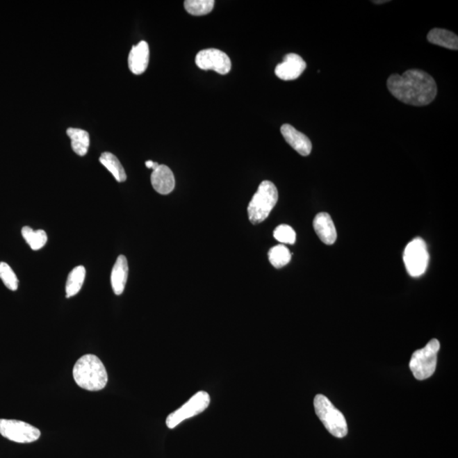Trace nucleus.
<instances>
[{
  "label": "nucleus",
  "mask_w": 458,
  "mask_h": 458,
  "mask_svg": "<svg viewBox=\"0 0 458 458\" xmlns=\"http://www.w3.org/2000/svg\"><path fill=\"white\" fill-rule=\"evenodd\" d=\"M439 350L440 342L433 338L425 348L414 352L410 361V369L416 379L425 380L434 375L436 369Z\"/></svg>",
  "instance_id": "5"
},
{
  "label": "nucleus",
  "mask_w": 458,
  "mask_h": 458,
  "mask_svg": "<svg viewBox=\"0 0 458 458\" xmlns=\"http://www.w3.org/2000/svg\"><path fill=\"white\" fill-rule=\"evenodd\" d=\"M214 5V0H186L184 2V8L187 13L196 17L211 13Z\"/></svg>",
  "instance_id": "22"
},
{
  "label": "nucleus",
  "mask_w": 458,
  "mask_h": 458,
  "mask_svg": "<svg viewBox=\"0 0 458 458\" xmlns=\"http://www.w3.org/2000/svg\"><path fill=\"white\" fill-rule=\"evenodd\" d=\"M281 133H282L284 140L296 152L303 156L310 155L313 145L305 134L299 132L293 126L290 124H284L281 126Z\"/></svg>",
  "instance_id": "11"
},
{
  "label": "nucleus",
  "mask_w": 458,
  "mask_h": 458,
  "mask_svg": "<svg viewBox=\"0 0 458 458\" xmlns=\"http://www.w3.org/2000/svg\"><path fill=\"white\" fill-rule=\"evenodd\" d=\"M22 237L33 251H38L47 243L48 237L45 231L40 229L34 231L30 227H23L22 229Z\"/></svg>",
  "instance_id": "20"
},
{
  "label": "nucleus",
  "mask_w": 458,
  "mask_h": 458,
  "mask_svg": "<svg viewBox=\"0 0 458 458\" xmlns=\"http://www.w3.org/2000/svg\"><path fill=\"white\" fill-rule=\"evenodd\" d=\"M129 264L124 256H119L115 261L113 272H111V282L114 293L120 295L124 291L128 280Z\"/></svg>",
  "instance_id": "15"
},
{
  "label": "nucleus",
  "mask_w": 458,
  "mask_h": 458,
  "mask_svg": "<svg viewBox=\"0 0 458 458\" xmlns=\"http://www.w3.org/2000/svg\"><path fill=\"white\" fill-rule=\"evenodd\" d=\"M149 60V44L145 41H141L133 46L129 56V67L130 71L136 75H140L146 71Z\"/></svg>",
  "instance_id": "13"
},
{
  "label": "nucleus",
  "mask_w": 458,
  "mask_h": 458,
  "mask_svg": "<svg viewBox=\"0 0 458 458\" xmlns=\"http://www.w3.org/2000/svg\"><path fill=\"white\" fill-rule=\"evenodd\" d=\"M0 434L17 443H32L41 436L40 430L29 423L15 419H0Z\"/></svg>",
  "instance_id": "8"
},
{
  "label": "nucleus",
  "mask_w": 458,
  "mask_h": 458,
  "mask_svg": "<svg viewBox=\"0 0 458 458\" xmlns=\"http://www.w3.org/2000/svg\"><path fill=\"white\" fill-rule=\"evenodd\" d=\"M99 161L114 176L117 182L122 183L126 181V174L124 168H123L120 161L113 153H102V155L99 157Z\"/></svg>",
  "instance_id": "19"
},
{
  "label": "nucleus",
  "mask_w": 458,
  "mask_h": 458,
  "mask_svg": "<svg viewBox=\"0 0 458 458\" xmlns=\"http://www.w3.org/2000/svg\"><path fill=\"white\" fill-rule=\"evenodd\" d=\"M429 252L425 240L416 238L406 246L403 260L407 271L411 277H419L425 272L429 264Z\"/></svg>",
  "instance_id": "6"
},
{
  "label": "nucleus",
  "mask_w": 458,
  "mask_h": 458,
  "mask_svg": "<svg viewBox=\"0 0 458 458\" xmlns=\"http://www.w3.org/2000/svg\"><path fill=\"white\" fill-rule=\"evenodd\" d=\"M210 402L209 394L206 391H199L198 393L192 396L184 405L169 415L165 420V425L169 429H174L186 419L203 413L209 407Z\"/></svg>",
  "instance_id": "7"
},
{
  "label": "nucleus",
  "mask_w": 458,
  "mask_h": 458,
  "mask_svg": "<svg viewBox=\"0 0 458 458\" xmlns=\"http://www.w3.org/2000/svg\"><path fill=\"white\" fill-rule=\"evenodd\" d=\"M387 88L398 101L414 106H425L437 95L436 81L429 73L411 69L402 75L393 74L387 80Z\"/></svg>",
  "instance_id": "1"
},
{
  "label": "nucleus",
  "mask_w": 458,
  "mask_h": 458,
  "mask_svg": "<svg viewBox=\"0 0 458 458\" xmlns=\"http://www.w3.org/2000/svg\"><path fill=\"white\" fill-rule=\"evenodd\" d=\"M86 269L83 265H78L69 273L67 286H65V292H67V298L79 294L82 288L85 279Z\"/></svg>",
  "instance_id": "18"
},
{
  "label": "nucleus",
  "mask_w": 458,
  "mask_h": 458,
  "mask_svg": "<svg viewBox=\"0 0 458 458\" xmlns=\"http://www.w3.org/2000/svg\"><path fill=\"white\" fill-rule=\"evenodd\" d=\"M314 408L316 414L332 436L343 438L347 434V423L344 415L334 407L326 396L316 395Z\"/></svg>",
  "instance_id": "4"
},
{
  "label": "nucleus",
  "mask_w": 458,
  "mask_h": 458,
  "mask_svg": "<svg viewBox=\"0 0 458 458\" xmlns=\"http://www.w3.org/2000/svg\"><path fill=\"white\" fill-rule=\"evenodd\" d=\"M73 378L78 386L88 391H99L106 386L105 365L97 356L88 354L80 357L73 368Z\"/></svg>",
  "instance_id": "2"
},
{
  "label": "nucleus",
  "mask_w": 458,
  "mask_h": 458,
  "mask_svg": "<svg viewBox=\"0 0 458 458\" xmlns=\"http://www.w3.org/2000/svg\"><path fill=\"white\" fill-rule=\"evenodd\" d=\"M152 184L157 193L168 195L175 188V178L171 169L165 165H159L152 174Z\"/></svg>",
  "instance_id": "12"
},
{
  "label": "nucleus",
  "mask_w": 458,
  "mask_h": 458,
  "mask_svg": "<svg viewBox=\"0 0 458 458\" xmlns=\"http://www.w3.org/2000/svg\"><path fill=\"white\" fill-rule=\"evenodd\" d=\"M268 259L275 268H281L290 263L291 253L286 246L279 245L272 247L268 252Z\"/></svg>",
  "instance_id": "21"
},
{
  "label": "nucleus",
  "mask_w": 458,
  "mask_h": 458,
  "mask_svg": "<svg viewBox=\"0 0 458 458\" xmlns=\"http://www.w3.org/2000/svg\"><path fill=\"white\" fill-rule=\"evenodd\" d=\"M279 199V192L275 183L263 181L254 195L248 206L250 221L253 224L263 222L270 215Z\"/></svg>",
  "instance_id": "3"
},
{
  "label": "nucleus",
  "mask_w": 458,
  "mask_h": 458,
  "mask_svg": "<svg viewBox=\"0 0 458 458\" xmlns=\"http://www.w3.org/2000/svg\"><path fill=\"white\" fill-rule=\"evenodd\" d=\"M67 136L71 138L72 148L76 155L84 156L90 148V134L85 130L80 129H68Z\"/></svg>",
  "instance_id": "17"
},
{
  "label": "nucleus",
  "mask_w": 458,
  "mask_h": 458,
  "mask_svg": "<svg viewBox=\"0 0 458 458\" xmlns=\"http://www.w3.org/2000/svg\"><path fill=\"white\" fill-rule=\"evenodd\" d=\"M316 234L323 243L330 245L336 242L337 232L330 215L326 213H318L313 221Z\"/></svg>",
  "instance_id": "14"
},
{
  "label": "nucleus",
  "mask_w": 458,
  "mask_h": 458,
  "mask_svg": "<svg viewBox=\"0 0 458 458\" xmlns=\"http://www.w3.org/2000/svg\"><path fill=\"white\" fill-rule=\"evenodd\" d=\"M0 279L9 290L17 291L19 280L17 275L6 263H0Z\"/></svg>",
  "instance_id": "23"
},
{
  "label": "nucleus",
  "mask_w": 458,
  "mask_h": 458,
  "mask_svg": "<svg viewBox=\"0 0 458 458\" xmlns=\"http://www.w3.org/2000/svg\"><path fill=\"white\" fill-rule=\"evenodd\" d=\"M195 63L202 70H211L221 75H226L231 71L232 63L226 53L215 49H203L195 57Z\"/></svg>",
  "instance_id": "9"
},
{
  "label": "nucleus",
  "mask_w": 458,
  "mask_h": 458,
  "mask_svg": "<svg viewBox=\"0 0 458 458\" xmlns=\"http://www.w3.org/2000/svg\"><path fill=\"white\" fill-rule=\"evenodd\" d=\"M306 63L297 54H288L282 63L275 68V74L281 80H295L306 70Z\"/></svg>",
  "instance_id": "10"
},
{
  "label": "nucleus",
  "mask_w": 458,
  "mask_h": 458,
  "mask_svg": "<svg viewBox=\"0 0 458 458\" xmlns=\"http://www.w3.org/2000/svg\"><path fill=\"white\" fill-rule=\"evenodd\" d=\"M375 3H388L390 1H388V0H384V1H373Z\"/></svg>",
  "instance_id": "26"
},
{
  "label": "nucleus",
  "mask_w": 458,
  "mask_h": 458,
  "mask_svg": "<svg viewBox=\"0 0 458 458\" xmlns=\"http://www.w3.org/2000/svg\"><path fill=\"white\" fill-rule=\"evenodd\" d=\"M427 40L430 43L441 46V47L452 49V51L458 49V37L457 34L450 32L448 30L434 28L429 33Z\"/></svg>",
  "instance_id": "16"
},
{
  "label": "nucleus",
  "mask_w": 458,
  "mask_h": 458,
  "mask_svg": "<svg viewBox=\"0 0 458 458\" xmlns=\"http://www.w3.org/2000/svg\"><path fill=\"white\" fill-rule=\"evenodd\" d=\"M145 165L146 167L149 169H152V170L154 171L156 170V169L158 167V165H159V164H158L157 163H154V161H147L145 163Z\"/></svg>",
  "instance_id": "25"
},
{
  "label": "nucleus",
  "mask_w": 458,
  "mask_h": 458,
  "mask_svg": "<svg viewBox=\"0 0 458 458\" xmlns=\"http://www.w3.org/2000/svg\"><path fill=\"white\" fill-rule=\"evenodd\" d=\"M273 236L282 244L294 245L296 240L295 230L286 224L277 227L273 232Z\"/></svg>",
  "instance_id": "24"
}]
</instances>
